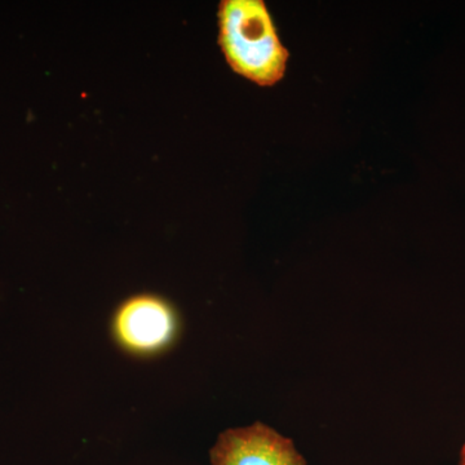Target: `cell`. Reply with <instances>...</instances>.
Returning a JSON list of instances; mask_svg holds the SVG:
<instances>
[{
  "label": "cell",
  "mask_w": 465,
  "mask_h": 465,
  "mask_svg": "<svg viewBox=\"0 0 465 465\" xmlns=\"http://www.w3.org/2000/svg\"><path fill=\"white\" fill-rule=\"evenodd\" d=\"M219 43L229 65L268 87L286 73L290 54L262 0H224L219 7Z\"/></svg>",
  "instance_id": "obj_1"
},
{
  "label": "cell",
  "mask_w": 465,
  "mask_h": 465,
  "mask_svg": "<svg viewBox=\"0 0 465 465\" xmlns=\"http://www.w3.org/2000/svg\"><path fill=\"white\" fill-rule=\"evenodd\" d=\"M213 465H307L287 439L268 425L252 424L220 434L211 450Z\"/></svg>",
  "instance_id": "obj_2"
},
{
  "label": "cell",
  "mask_w": 465,
  "mask_h": 465,
  "mask_svg": "<svg viewBox=\"0 0 465 465\" xmlns=\"http://www.w3.org/2000/svg\"><path fill=\"white\" fill-rule=\"evenodd\" d=\"M174 314L164 300L152 295L128 299L116 312L114 333L124 348L154 351L173 339Z\"/></svg>",
  "instance_id": "obj_3"
},
{
  "label": "cell",
  "mask_w": 465,
  "mask_h": 465,
  "mask_svg": "<svg viewBox=\"0 0 465 465\" xmlns=\"http://www.w3.org/2000/svg\"><path fill=\"white\" fill-rule=\"evenodd\" d=\"M460 461H465V443L463 449H461Z\"/></svg>",
  "instance_id": "obj_4"
},
{
  "label": "cell",
  "mask_w": 465,
  "mask_h": 465,
  "mask_svg": "<svg viewBox=\"0 0 465 465\" xmlns=\"http://www.w3.org/2000/svg\"><path fill=\"white\" fill-rule=\"evenodd\" d=\"M460 465H465V461H460Z\"/></svg>",
  "instance_id": "obj_5"
}]
</instances>
